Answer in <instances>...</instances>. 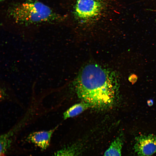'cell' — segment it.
<instances>
[{
    "label": "cell",
    "instance_id": "cell-2",
    "mask_svg": "<svg viewBox=\"0 0 156 156\" xmlns=\"http://www.w3.org/2000/svg\"><path fill=\"white\" fill-rule=\"evenodd\" d=\"M7 16L15 23L25 25L53 23L63 17L51 8L38 0H26L10 5Z\"/></svg>",
    "mask_w": 156,
    "mask_h": 156
},
{
    "label": "cell",
    "instance_id": "cell-3",
    "mask_svg": "<svg viewBox=\"0 0 156 156\" xmlns=\"http://www.w3.org/2000/svg\"><path fill=\"white\" fill-rule=\"evenodd\" d=\"M102 8L101 0H77L75 7L74 13L79 19L86 21L98 16Z\"/></svg>",
    "mask_w": 156,
    "mask_h": 156
},
{
    "label": "cell",
    "instance_id": "cell-10",
    "mask_svg": "<svg viewBox=\"0 0 156 156\" xmlns=\"http://www.w3.org/2000/svg\"><path fill=\"white\" fill-rule=\"evenodd\" d=\"M137 78L136 75H131L129 78V80L132 83H134L136 82Z\"/></svg>",
    "mask_w": 156,
    "mask_h": 156
},
{
    "label": "cell",
    "instance_id": "cell-5",
    "mask_svg": "<svg viewBox=\"0 0 156 156\" xmlns=\"http://www.w3.org/2000/svg\"><path fill=\"white\" fill-rule=\"evenodd\" d=\"M57 126L48 131H41L30 133L27 138L29 141L42 150L46 149L49 146L52 136Z\"/></svg>",
    "mask_w": 156,
    "mask_h": 156
},
{
    "label": "cell",
    "instance_id": "cell-7",
    "mask_svg": "<svg viewBox=\"0 0 156 156\" xmlns=\"http://www.w3.org/2000/svg\"><path fill=\"white\" fill-rule=\"evenodd\" d=\"M122 144V138L120 136L117 137L105 151L104 156H121Z\"/></svg>",
    "mask_w": 156,
    "mask_h": 156
},
{
    "label": "cell",
    "instance_id": "cell-1",
    "mask_svg": "<svg viewBox=\"0 0 156 156\" xmlns=\"http://www.w3.org/2000/svg\"><path fill=\"white\" fill-rule=\"evenodd\" d=\"M115 74L95 64H90L81 70L75 82L78 97L90 107L101 109L112 107L117 95Z\"/></svg>",
    "mask_w": 156,
    "mask_h": 156
},
{
    "label": "cell",
    "instance_id": "cell-9",
    "mask_svg": "<svg viewBox=\"0 0 156 156\" xmlns=\"http://www.w3.org/2000/svg\"><path fill=\"white\" fill-rule=\"evenodd\" d=\"M79 150L76 146L64 148L56 152L53 156H78Z\"/></svg>",
    "mask_w": 156,
    "mask_h": 156
},
{
    "label": "cell",
    "instance_id": "cell-4",
    "mask_svg": "<svg viewBox=\"0 0 156 156\" xmlns=\"http://www.w3.org/2000/svg\"><path fill=\"white\" fill-rule=\"evenodd\" d=\"M134 148L138 156H152L156 153V135L149 134L137 136Z\"/></svg>",
    "mask_w": 156,
    "mask_h": 156
},
{
    "label": "cell",
    "instance_id": "cell-6",
    "mask_svg": "<svg viewBox=\"0 0 156 156\" xmlns=\"http://www.w3.org/2000/svg\"><path fill=\"white\" fill-rule=\"evenodd\" d=\"M90 107L88 103L83 101L75 104L67 109L63 113L64 119L78 115Z\"/></svg>",
    "mask_w": 156,
    "mask_h": 156
},
{
    "label": "cell",
    "instance_id": "cell-11",
    "mask_svg": "<svg viewBox=\"0 0 156 156\" xmlns=\"http://www.w3.org/2000/svg\"><path fill=\"white\" fill-rule=\"evenodd\" d=\"M147 103L148 106H151L153 104L154 101L153 100L150 99L147 100Z\"/></svg>",
    "mask_w": 156,
    "mask_h": 156
},
{
    "label": "cell",
    "instance_id": "cell-8",
    "mask_svg": "<svg viewBox=\"0 0 156 156\" xmlns=\"http://www.w3.org/2000/svg\"><path fill=\"white\" fill-rule=\"evenodd\" d=\"M12 134V132H10L1 135L0 156H6L12 141L11 136Z\"/></svg>",
    "mask_w": 156,
    "mask_h": 156
}]
</instances>
